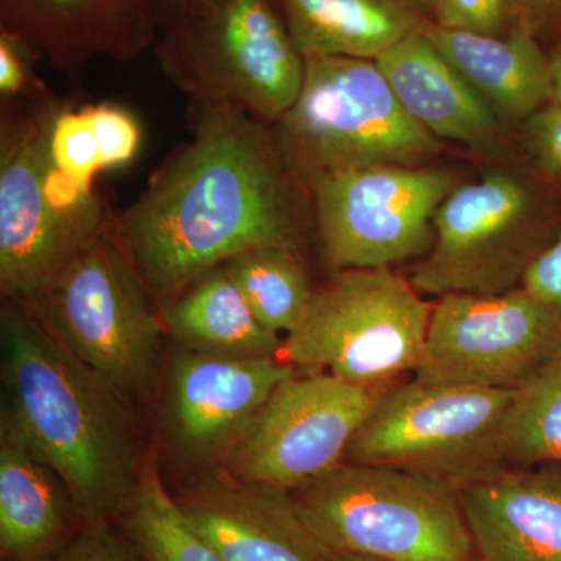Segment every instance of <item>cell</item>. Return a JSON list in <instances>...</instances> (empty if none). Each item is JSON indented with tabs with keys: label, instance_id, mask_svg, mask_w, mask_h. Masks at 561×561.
Segmentation results:
<instances>
[{
	"label": "cell",
	"instance_id": "cell-1",
	"mask_svg": "<svg viewBox=\"0 0 561 561\" xmlns=\"http://www.w3.org/2000/svg\"><path fill=\"white\" fill-rule=\"evenodd\" d=\"M194 114L190 142L113 220L162 311L236 254L300 242L305 187L280 161L272 127L236 110L194 106Z\"/></svg>",
	"mask_w": 561,
	"mask_h": 561
},
{
	"label": "cell",
	"instance_id": "cell-20",
	"mask_svg": "<svg viewBox=\"0 0 561 561\" xmlns=\"http://www.w3.org/2000/svg\"><path fill=\"white\" fill-rule=\"evenodd\" d=\"M302 57L376 61L432 24L424 0H275Z\"/></svg>",
	"mask_w": 561,
	"mask_h": 561
},
{
	"label": "cell",
	"instance_id": "cell-9",
	"mask_svg": "<svg viewBox=\"0 0 561 561\" xmlns=\"http://www.w3.org/2000/svg\"><path fill=\"white\" fill-rule=\"evenodd\" d=\"M513 391L416 378L391 386L343 461L416 472L457 489L507 467L504 423Z\"/></svg>",
	"mask_w": 561,
	"mask_h": 561
},
{
	"label": "cell",
	"instance_id": "cell-8",
	"mask_svg": "<svg viewBox=\"0 0 561 561\" xmlns=\"http://www.w3.org/2000/svg\"><path fill=\"white\" fill-rule=\"evenodd\" d=\"M432 305L391 268L341 271L313 291L278 359L382 389L419 370Z\"/></svg>",
	"mask_w": 561,
	"mask_h": 561
},
{
	"label": "cell",
	"instance_id": "cell-3",
	"mask_svg": "<svg viewBox=\"0 0 561 561\" xmlns=\"http://www.w3.org/2000/svg\"><path fill=\"white\" fill-rule=\"evenodd\" d=\"M54 95L2 102L0 124V290L28 300L113 214L94 186L70 179L51 160Z\"/></svg>",
	"mask_w": 561,
	"mask_h": 561
},
{
	"label": "cell",
	"instance_id": "cell-24",
	"mask_svg": "<svg viewBox=\"0 0 561 561\" xmlns=\"http://www.w3.org/2000/svg\"><path fill=\"white\" fill-rule=\"evenodd\" d=\"M125 513L133 548L146 561H227L184 518L153 460L140 468L135 496Z\"/></svg>",
	"mask_w": 561,
	"mask_h": 561
},
{
	"label": "cell",
	"instance_id": "cell-22",
	"mask_svg": "<svg viewBox=\"0 0 561 561\" xmlns=\"http://www.w3.org/2000/svg\"><path fill=\"white\" fill-rule=\"evenodd\" d=\"M162 317L173 339L195 353L278 359L283 346V337L257 319L221 265L191 284Z\"/></svg>",
	"mask_w": 561,
	"mask_h": 561
},
{
	"label": "cell",
	"instance_id": "cell-21",
	"mask_svg": "<svg viewBox=\"0 0 561 561\" xmlns=\"http://www.w3.org/2000/svg\"><path fill=\"white\" fill-rule=\"evenodd\" d=\"M68 486L2 416L0 546L9 561H54L69 541ZM72 500V497H70Z\"/></svg>",
	"mask_w": 561,
	"mask_h": 561
},
{
	"label": "cell",
	"instance_id": "cell-23",
	"mask_svg": "<svg viewBox=\"0 0 561 561\" xmlns=\"http://www.w3.org/2000/svg\"><path fill=\"white\" fill-rule=\"evenodd\" d=\"M221 267L257 319L280 337L294 328L316 291L295 245L254 247L236 254Z\"/></svg>",
	"mask_w": 561,
	"mask_h": 561
},
{
	"label": "cell",
	"instance_id": "cell-12",
	"mask_svg": "<svg viewBox=\"0 0 561 561\" xmlns=\"http://www.w3.org/2000/svg\"><path fill=\"white\" fill-rule=\"evenodd\" d=\"M559 357L561 316L526 287L446 294L432 305L423 360L413 378L516 390Z\"/></svg>",
	"mask_w": 561,
	"mask_h": 561
},
{
	"label": "cell",
	"instance_id": "cell-18",
	"mask_svg": "<svg viewBox=\"0 0 561 561\" xmlns=\"http://www.w3.org/2000/svg\"><path fill=\"white\" fill-rule=\"evenodd\" d=\"M376 62L405 113L434 138L476 150L501 142L504 125L424 32L401 41Z\"/></svg>",
	"mask_w": 561,
	"mask_h": 561
},
{
	"label": "cell",
	"instance_id": "cell-11",
	"mask_svg": "<svg viewBox=\"0 0 561 561\" xmlns=\"http://www.w3.org/2000/svg\"><path fill=\"white\" fill-rule=\"evenodd\" d=\"M457 186L456 173L423 164L321 176L308 192L324 256L339 271L391 268L426 256L435 214Z\"/></svg>",
	"mask_w": 561,
	"mask_h": 561
},
{
	"label": "cell",
	"instance_id": "cell-5",
	"mask_svg": "<svg viewBox=\"0 0 561 561\" xmlns=\"http://www.w3.org/2000/svg\"><path fill=\"white\" fill-rule=\"evenodd\" d=\"M153 54L194 106L241 111L268 127L305 81V57L273 0H219L172 14Z\"/></svg>",
	"mask_w": 561,
	"mask_h": 561
},
{
	"label": "cell",
	"instance_id": "cell-14",
	"mask_svg": "<svg viewBox=\"0 0 561 561\" xmlns=\"http://www.w3.org/2000/svg\"><path fill=\"white\" fill-rule=\"evenodd\" d=\"M297 375L286 362L236 359L183 351L172 364L168 423L190 459L227 461L280 383Z\"/></svg>",
	"mask_w": 561,
	"mask_h": 561
},
{
	"label": "cell",
	"instance_id": "cell-25",
	"mask_svg": "<svg viewBox=\"0 0 561 561\" xmlns=\"http://www.w3.org/2000/svg\"><path fill=\"white\" fill-rule=\"evenodd\" d=\"M504 456L507 467L561 468V357L513 391Z\"/></svg>",
	"mask_w": 561,
	"mask_h": 561
},
{
	"label": "cell",
	"instance_id": "cell-30",
	"mask_svg": "<svg viewBox=\"0 0 561 561\" xmlns=\"http://www.w3.org/2000/svg\"><path fill=\"white\" fill-rule=\"evenodd\" d=\"M522 286L548 301L561 316V234L535 257Z\"/></svg>",
	"mask_w": 561,
	"mask_h": 561
},
{
	"label": "cell",
	"instance_id": "cell-26",
	"mask_svg": "<svg viewBox=\"0 0 561 561\" xmlns=\"http://www.w3.org/2000/svg\"><path fill=\"white\" fill-rule=\"evenodd\" d=\"M432 24L453 31L505 35L518 27L507 0H424Z\"/></svg>",
	"mask_w": 561,
	"mask_h": 561
},
{
	"label": "cell",
	"instance_id": "cell-6",
	"mask_svg": "<svg viewBox=\"0 0 561 561\" xmlns=\"http://www.w3.org/2000/svg\"><path fill=\"white\" fill-rule=\"evenodd\" d=\"M280 161L300 186L370 165H421L440 140L405 113L378 62L306 58L294 106L272 127Z\"/></svg>",
	"mask_w": 561,
	"mask_h": 561
},
{
	"label": "cell",
	"instance_id": "cell-17",
	"mask_svg": "<svg viewBox=\"0 0 561 561\" xmlns=\"http://www.w3.org/2000/svg\"><path fill=\"white\" fill-rule=\"evenodd\" d=\"M478 561H561V468H508L457 486Z\"/></svg>",
	"mask_w": 561,
	"mask_h": 561
},
{
	"label": "cell",
	"instance_id": "cell-2",
	"mask_svg": "<svg viewBox=\"0 0 561 561\" xmlns=\"http://www.w3.org/2000/svg\"><path fill=\"white\" fill-rule=\"evenodd\" d=\"M0 343L3 419L57 472L88 519L127 512L142 467L119 394L27 301H3Z\"/></svg>",
	"mask_w": 561,
	"mask_h": 561
},
{
	"label": "cell",
	"instance_id": "cell-19",
	"mask_svg": "<svg viewBox=\"0 0 561 561\" xmlns=\"http://www.w3.org/2000/svg\"><path fill=\"white\" fill-rule=\"evenodd\" d=\"M424 35L504 127L526 124L552 101L549 55L530 32L486 35L431 24Z\"/></svg>",
	"mask_w": 561,
	"mask_h": 561
},
{
	"label": "cell",
	"instance_id": "cell-16",
	"mask_svg": "<svg viewBox=\"0 0 561 561\" xmlns=\"http://www.w3.org/2000/svg\"><path fill=\"white\" fill-rule=\"evenodd\" d=\"M184 518L227 561H324L289 491L242 481L225 465L195 476L179 497Z\"/></svg>",
	"mask_w": 561,
	"mask_h": 561
},
{
	"label": "cell",
	"instance_id": "cell-31",
	"mask_svg": "<svg viewBox=\"0 0 561 561\" xmlns=\"http://www.w3.org/2000/svg\"><path fill=\"white\" fill-rule=\"evenodd\" d=\"M516 25L531 35L561 28V0H507Z\"/></svg>",
	"mask_w": 561,
	"mask_h": 561
},
{
	"label": "cell",
	"instance_id": "cell-33",
	"mask_svg": "<svg viewBox=\"0 0 561 561\" xmlns=\"http://www.w3.org/2000/svg\"><path fill=\"white\" fill-rule=\"evenodd\" d=\"M219 2V0H169V7L172 9V14L186 13V11L203 9L210 3Z\"/></svg>",
	"mask_w": 561,
	"mask_h": 561
},
{
	"label": "cell",
	"instance_id": "cell-29",
	"mask_svg": "<svg viewBox=\"0 0 561 561\" xmlns=\"http://www.w3.org/2000/svg\"><path fill=\"white\" fill-rule=\"evenodd\" d=\"M527 146L531 153L561 180V106L551 103L537 111L524 124Z\"/></svg>",
	"mask_w": 561,
	"mask_h": 561
},
{
	"label": "cell",
	"instance_id": "cell-10",
	"mask_svg": "<svg viewBox=\"0 0 561 561\" xmlns=\"http://www.w3.org/2000/svg\"><path fill=\"white\" fill-rule=\"evenodd\" d=\"M434 228L430 253L411 276L421 295L434 297L516 289L549 243L540 195L511 171L459 184L435 214Z\"/></svg>",
	"mask_w": 561,
	"mask_h": 561
},
{
	"label": "cell",
	"instance_id": "cell-4",
	"mask_svg": "<svg viewBox=\"0 0 561 561\" xmlns=\"http://www.w3.org/2000/svg\"><path fill=\"white\" fill-rule=\"evenodd\" d=\"M290 496L330 552L376 561H478L451 483L343 461Z\"/></svg>",
	"mask_w": 561,
	"mask_h": 561
},
{
	"label": "cell",
	"instance_id": "cell-7",
	"mask_svg": "<svg viewBox=\"0 0 561 561\" xmlns=\"http://www.w3.org/2000/svg\"><path fill=\"white\" fill-rule=\"evenodd\" d=\"M24 301L121 398L150 389L162 323L113 225Z\"/></svg>",
	"mask_w": 561,
	"mask_h": 561
},
{
	"label": "cell",
	"instance_id": "cell-27",
	"mask_svg": "<svg viewBox=\"0 0 561 561\" xmlns=\"http://www.w3.org/2000/svg\"><path fill=\"white\" fill-rule=\"evenodd\" d=\"M38 55L9 32L0 31V98L2 102L36 101L50 92L33 72Z\"/></svg>",
	"mask_w": 561,
	"mask_h": 561
},
{
	"label": "cell",
	"instance_id": "cell-28",
	"mask_svg": "<svg viewBox=\"0 0 561 561\" xmlns=\"http://www.w3.org/2000/svg\"><path fill=\"white\" fill-rule=\"evenodd\" d=\"M54 561H146L135 548L119 540L106 519H88Z\"/></svg>",
	"mask_w": 561,
	"mask_h": 561
},
{
	"label": "cell",
	"instance_id": "cell-32",
	"mask_svg": "<svg viewBox=\"0 0 561 561\" xmlns=\"http://www.w3.org/2000/svg\"><path fill=\"white\" fill-rule=\"evenodd\" d=\"M549 65H551L552 102L561 106V41L556 50L549 55Z\"/></svg>",
	"mask_w": 561,
	"mask_h": 561
},
{
	"label": "cell",
	"instance_id": "cell-13",
	"mask_svg": "<svg viewBox=\"0 0 561 561\" xmlns=\"http://www.w3.org/2000/svg\"><path fill=\"white\" fill-rule=\"evenodd\" d=\"M389 389L356 386L323 371L291 376L224 465L242 481L289 493L301 489L343 463Z\"/></svg>",
	"mask_w": 561,
	"mask_h": 561
},
{
	"label": "cell",
	"instance_id": "cell-34",
	"mask_svg": "<svg viewBox=\"0 0 561 561\" xmlns=\"http://www.w3.org/2000/svg\"><path fill=\"white\" fill-rule=\"evenodd\" d=\"M324 561H376L368 559H360V557L345 556V553H334L328 551Z\"/></svg>",
	"mask_w": 561,
	"mask_h": 561
},
{
	"label": "cell",
	"instance_id": "cell-15",
	"mask_svg": "<svg viewBox=\"0 0 561 561\" xmlns=\"http://www.w3.org/2000/svg\"><path fill=\"white\" fill-rule=\"evenodd\" d=\"M169 0H0V31L76 79L92 61H130L153 49Z\"/></svg>",
	"mask_w": 561,
	"mask_h": 561
}]
</instances>
